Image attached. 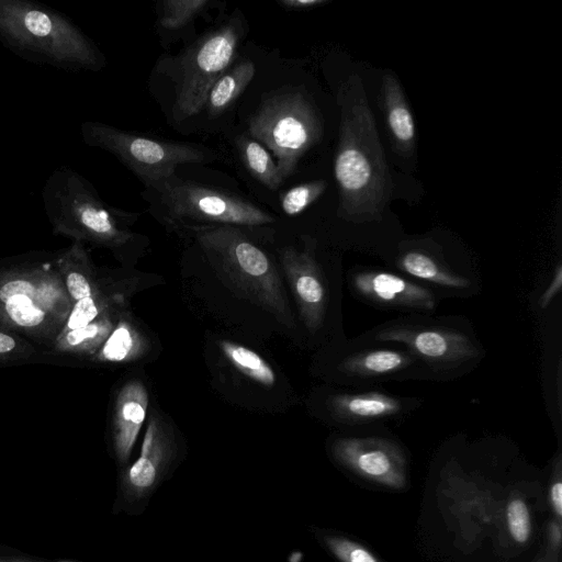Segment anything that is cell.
Segmentation results:
<instances>
[{
    "label": "cell",
    "mask_w": 562,
    "mask_h": 562,
    "mask_svg": "<svg viewBox=\"0 0 562 562\" xmlns=\"http://www.w3.org/2000/svg\"><path fill=\"white\" fill-rule=\"evenodd\" d=\"M339 139L334 173L338 216L362 224L380 221L391 194V177L364 86L352 74L340 86Z\"/></svg>",
    "instance_id": "6da1fadb"
},
{
    "label": "cell",
    "mask_w": 562,
    "mask_h": 562,
    "mask_svg": "<svg viewBox=\"0 0 562 562\" xmlns=\"http://www.w3.org/2000/svg\"><path fill=\"white\" fill-rule=\"evenodd\" d=\"M57 254L0 259V327L50 349L72 307Z\"/></svg>",
    "instance_id": "7a4b0ae2"
},
{
    "label": "cell",
    "mask_w": 562,
    "mask_h": 562,
    "mask_svg": "<svg viewBox=\"0 0 562 562\" xmlns=\"http://www.w3.org/2000/svg\"><path fill=\"white\" fill-rule=\"evenodd\" d=\"M361 335L408 349L424 367L428 381L449 382L462 378L476 369L486 356L473 324L460 315H400Z\"/></svg>",
    "instance_id": "3957f363"
},
{
    "label": "cell",
    "mask_w": 562,
    "mask_h": 562,
    "mask_svg": "<svg viewBox=\"0 0 562 562\" xmlns=\"http://www.w3.org/2000/svg\"><path fill=\"white\" fill-rule=\"evenodd\" d=\"M0 41L24 59L68 70H100L94 43L59 12L29 0H0Z\"/></svg>",
    "instance_id": "277c9868"
},
{
    "label": "cell",
    "mask_w": 562,
    "mask_h": 562,
    "mask_svg": "<svg viewBox=\"0 0 562 562\" xmlns=\"http://www.w3.org/2000/svg\"><path fill=\"white\" fill-rule=\"evenodd\" d=\"M217 271L247 299L290 329L295 322L281 278L268 255L233 225L191 226Z\"/></svg>",
    "instance_id": "5b68a950"
},
{
    "label": "cell",
    "mask_w": 562,
    "mask_h": 562,
    "mask_svg": "<svg viewBox=\"0 0 562 562\" xmlns=\"http://www.w3.org/2000/svg\"><path fill=\"white\" fill-rule=\"evenodd\" d=\"M42 198L55 234L111 249H119L133 238L126 227L131 214L108 205L93 186L69 167L53 171Z\"/></svg>",
    "instance_id": "8992f818"
},
{
    "label": "cell",
    "mask_w": 562,
    "mask_h": 562,
    "mask_svg": "<svg viewBox=\"0 0 562 562\" xmlns=\"http://www.w3.org/2000/svg\"><path fill=\"white\" fill-rule=\"evenodd\" d=\"M248 133L272 153L284 181L302 156L321 140L323 121L305 94L290 91L263 98L248 120Z\"/></svg>",
    "instance_id": "52a82bcc"
},
{
    "label": "cell",
    "mask_w": 562,
    "mask_h": 562,
    "mask_svg": "<svg viewBox=\"0 0 562 562\" xmlns=\"http://www.w3.org/2000/svg\"><path fill=\"white\" fill-rule=\"evenodd\" d=\"M80 131L87 145L109 151L157 191L180 165L214 159V154L200 145L150 138L101 122H83Z\"/></svg>",
    "instance_id": "ba28073f"
},
{
    "label": "cell",
    "mask_w": 562,
    "mask_h": 562,
    "mask_svg": "<svg viewBox=\"0 0 562 562\" xmlns=\"http://www.w3.org/2000/svg\"><path fill=\"white\" fill-rule=\"evenodd\" d=\"M243 35V19L232 16L173 59V116L177 121L196 115L205 108L210 89L233 65Z\"/></svg>",
    "instance_id": "9c48e42d"
},
{
    "label": "cell",
    "mask_w": 562,
    "mask_h": 562,
    "mask_svg": "<svg viewBox=\"0 0 562 562\" xmlns=\"http://www.w3.org/2000/svg\"><path fill=\"white\" fill-rule=\"evenodd\" d=\"M328 375L344 387H375L389 382L428 381L418 359L405 347L370 340L361 334L338 338Z\"/></svg>",
    "instance_id": "30bf717a"
},
{
    "label": "cell",
    "mask_w": 562,
    "mask_h": 562,
    "mask_svg": "<svg viewBox=\"0 0 562 562\" xmlns=\"http://www.w3.org/2000/svg\"><path fill=\"white\" fill-rule=\"evenodd\" d=\"M390 269L437 292L442 299H467L482 290V277L474 262L448 252L429 236L402 239L386 256Z\"/></svg>",
    "instance_id": "8fae6325"
},
{
    "label": "cell",
    "mask_w": 562,
    "mask_h": 562,
    "mask_svg": "<svg viewBox=\"0 0 562 562\" xmlns=\"http://www.w3.org/2000/svg\"><path fill=\"white\" fill-rule=\"evenodd\" d=\"M160 202L170 221L198 226H261L274 217L238 195L192 181H168L160 190Z\"/></svg>",
    "instance_id": "7c38bea8"
},
{
    "label": "cell",
    "mask_w": 562,
    "mask_h": 562,
    "mask_svg": "<svg viewBox=\"0 0 562 562\" xmlns=\"http://www.w3.org/2000/svg\"><path fill=\"white\" fill-rule=\"evenodd\" d=\"M424 400L387 392L383 386L330 389L323 398L326 418L337 427L357 432L383 430L412 417Z\"/></svg>",
    "instance_id": "4fadbf2b"
},
{
    "label": "cell",
    "mask_w": 562,
    "mask_h": 562,
    "mask_svg": "<svg viewBox=\"0 0 562 562\" xmlns=\"http://www.w3.org/2000/svg\"><path fill=\"white\" fill-rule=\"evenodd\" d=\"M280 257L300 318L308 335L316 337L333 322L330 316L337 303L331 280L317 257L316 239L306 237L301 250L285 247Z\"/></svg>",
    "instance_id": "5bb4252c"
},
{
    "label": "cell",
    "mask_w": 562,
    "mask_h": 562,
    "mask_svg": "<svg viewBox=\"0 0 562 562\" xmlns=\"http://www.w3.org/2000/svg\"><path fill=\"white\" fill-rule=\"evenodd\" d=\"M380 430L357 431L336 437L334 459L359 477L400 490L407 482V458L403 446Z\"/></svg>",
    "instance_id": "9a60e30c"
},
{
    "label": "cell",
    "mask_w": 562,
    "mask_h": 562,
    "mask_svg": "<svg viewBox=\"0 0 562 562\" xmlns=\"http://www.w3.org/2000/svg\"><path fill=\"white\" fill-rule=\"evenodd\" d=\"M350 294L380 311L432 314L442 297L423 283L390 268L352 267L346 276Z\"/></svg>",
    "instance_id": "2e32d148"
},
{
    "label": "cell",
    "mask_w": 562,
    "mask_h": 562,
    "mask_svg": "<svg viewBox=\"0 0 562 562\" xmlns=\"http://www.w3.org/2000/svg\"><path fill=\"white\" fill-rule=\"evenodd\" d=\"M171 453V436L162 419L151 414L138 459L124 476L130 494L139 497L157 482Z\"/></svg>",
    "instance_id": "e0dca14e"
},
{
    "label": "cell",
    "mask_w": 562,
    "mask_h": 562,
    "mask_svg": "<svg viewBox=\"0 0 562 562\" xmlns=\"http://www.w3.org/2000/svg\"><path fill=\"white\" fill-rule=\"evenodd\" d=\"M148 393L139 380L127 381L117 392L112 418L113 447L120 462L131 456L145 422Z\"/></svg>",
    "instance_id": "ac0fdd59"
},
{
    "label": "cell",
    "mask_w": 562,
    "mask_h": 562,
    "mask_svg": "<svg viewBox=\"0 0 562 562\" xmlns=\"http://www.w3.org/2000/svg\"><path fill=\"white\" fill-rule=\"evenodd\" d=\"M382 100L395 150L402 156H412L416 143L414 117L397 78L391 72L383 76Z\"/></svg>",
    "instance_id": "d6986e66"
},
{
    "label": "cell",
    "mask_w": 562,
    "mask_h": 562,
    "mask_svg": "<svg viewBox=\"0 0 562 562\" xmlns=\"http://www.w3.org/2000/svg\"><path fill=\"white\" fill-rule=\"evenodd\" d=\"M115 305V304H114ZM114 305L88 325L59 334L50 350L60 355L91 358L113 330L117 316Z\"/></svg>",
    "instance_id": "ffe728a7"
},
{
    "label": "cell",
    "mask_w": 562,
    "mask_h": 562,
    "mask_svg": "<svg viewBox=\"0 0 562 562\" xmlns=\"http://www.w3.org/2000/svg\"><path fill=\"white\" fill-rule=\"evenodd\" d=\"M56 261L72 304L90 296L99 286L94 267L83 243L75 240L71 246L57 252Z\"/></svg>",
    "instance_id": "44dd1931"
},
{
    "label": "cell",
    "mask_w": 562,
    "mask_h": 562,
    "mask_svg": "<svg viewBox=\"0 0 562 562\" xmlns=\"http://www.w3.org/2000/svg\"><path fill=\"white\" fill-rule=\"evenodd\" d=\"M147 349L148 341L140 330L127 317L120 316L90 360L95 363H127L143 357Z\"/></svg>",
    "instance_id": "7402d4cb"
},
{
    "label": "cell",
    "mask_w": 562,
    "mask_h": 562,
    "mask_svg": "<svg viewBox=\"0 0 562 562\" xmlns=\"http://www.w3.org/2000/svg\"><path fill=\"white\" fill-rule=\"evenodd\" d=\"M255 71L250 59H241L225 70L209 91L205 103L209 114L215 117L225 112L250 83Z\"/></svg>",
    "instance_id": "603a6c76"
},
{
    "label": "cell",
    "mask_w": 562,
    "mask_h": 562,
    "mask_svg": "<svg viewBox=\"0 0 562 562\" xmlns=\"http://www.w3.org/2000/svg\"><path fill=\"white\" fill-rule=\"evenodd\" d=\"M237 148L245 168L256 180L270 190H277L282 184L277 165L259 142L240 136Z\"/></svg>",
    "instance_id": "cb8c5ba5"
},
{
    "label": "cell",
    "mask_w": 562,
    "mask_h": 562,
    "mask_svg": "<svg viewBox=\"0 0 562 562\" xmlns=\"http://www.w3.org/2000/svg\"><path fill=\"white\" fill-rule=\"evenodd\" d=\"M220 348L232 366L244 375L265 386H272L276 383L274 371L270 364L254 350L228 340H221Z\"/></svg>",
    "instance_id": "d4e9b609"
},
{
    "label": "cell",
    "mask_w": 562,
    "mask_h": 562,
    "mask_svg": "<svg viewBox=\"0 0 562 562\" xmlns=\"http://www.w3.org/2000/svg\"><path fill=\"white\" fill-rule=\"evenodd\" d=\"M115 303V297L106 294L99 283V286L90 296L72 304L67 321L59 334L88 325Z\"/></svg>",
    "instance_id": "484cf974"
},
{
    "label": "cell",
    "mask_w": 562,
    "mask_h": 562,
    "mask_svg": "<svg viewBox=\"0 0 562 562\" xmlns=\"http://www.w3.org/2000/svg\"><path fill=\"white\" fill-rule=\"evenodd\" d=\"M210 3L207 0H164L159 3L158 24L165 30H179L204 11Z\"/></svg>",
    "instance_id": "4316f807"
},
{
    "label": "cell",
    "mask_w": 562,
    "mask_h": 562,
    "mask_svg": "<svg viewBox=\"0 0 562 562\" xmlns=\"http://www.w3.org/2000/svg\"><path fill=\"white\" fill-rule=\"evenodd\" d=\"M326 188L325 180H314L295 186L281 194V207L289 216L299 215L312 205Z\"/></svg>",
    "instance_id": "83f0119b"
},
{
    "label": "cell",
    "mask_w": 562,
    "mask_h": 562,
    "mask_svg": "<svg viewBox=\"0 0 562 562\" xmlns=\"http://www.w3.org/2000/svg\"><path fill=\"white\" fill-rule=\"evenodd\" d=\"M506 520L512 538L517 543H526L531 536L532 525L529 508L522 498L516 497L508 502Z\"/></svg>",
    "instance_id": "f1b7e54d"
},
{
    "label": "cell",
    "mask_w": 562,
    "mask_h": 562,
    "mask_svg": "<svg viewBox=\"0 0 562 562\" xmlns=\"http://www.w3.org/2000/svg\"><path fill=\"white\" fill-rule=\"evenodd\" d=\"M326 546L340 562H382L363 544L345 537H326Z\"/></svg>",
    "instance_id": "f546056e"
},
{
    "label": "cell",
    "mask_w": 562,
    "mask_h": 562,
    "mask_svg": "<svg viewBox=\"0 0 562 562\" xmlns=\"http://www.w3.org/2000/svg\"><path fill=\"white\" fill-rule=\"evenodd\" d=\"M34 353H36V349L32 340L0 327V363L25 360Z\"/></svg>",
    "instance_id": "4dcf8cb0"
},
{
    "label": "cell",
    "mask_w": 562,
    "mask_h": 562,
    "mask_svg": "<svg viewBox=\"0 0 562 562\" xmlns=\"http://www.w3.org/2000/svg\"><path fill=\"white\" fill-rule=\"evenodd\" d=\"M562 289V262L558 261L553 268L551 278L549 279L546 288L537 299L538 311L548 310L554 302L555 297L560 294Z\"/></svg>",
    "instance_id": "1f68e13d"
},
{
    "label": "cell",
    "mask_w": 562,
    "mask_h": 562,
    "mask_svg": "<svg viewBox=\"0 0 562 562\" xmlns=\"http://www.w3.org/2000/svg\"><path fill=\"white\" fill-rule=\"evenodd\" d=\"M327 0H279L278 3L285 10L302 11L326 4Z\"/></svg>",
    "instance_id": "d6a6232c"
},
{
    "label": "cell",
    "mask_w": 562,
    "mask_h": 562,
    "mask_svg": "<svg viewBox=\"0 0 562 562\" xmlns=\"http://www.w3.org/2000/svg\"><path fill=\"white\" fill-rule=\"evenodd\" d=\"M550 502L557 517L560 518L562 515V483L558 479L553 482L550 488Z\"/></svg>",
    "instance_id": "836d02e7"
},
{
    "label": "cell",
    "mask_w": 562,
    "mask_h": 562,
    "mask_svg": "<svg viewBox=\"0 0 562 562\" xmlns=\"http://www.w3.org/2000/svg\"><path fill=\"white\" fill-rule=\"evenodd\" d=\"M0 562H38V561L26 560V559H0Z\"/></svg>",
    "instance_id": "e575fe53"
}]
</instances>
